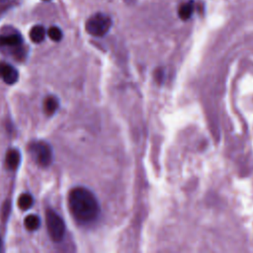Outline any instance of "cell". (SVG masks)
Returning a JSON list of instances; mask_svg holds the SVG:
<instances>
[{
  "label": "cell",
  "instance_id": "6da1fadb",
  "mask_svg": "<svg viewBox=\"0 0 253 253\" xmlns=\"http://www.w3.org/2000/svg\"><path fill=\"white\" fill-rule=\"evenodd\" d=\"M68 208L73 218L82 224L95 220L99 214V204L95 196L83 187L72 189L68 194Z\"/></svg>",
  "mask_w": 253,
  "mask_h": 253
},
{
  "label": "cell",
  "instance_id": "7a4b0ae2",
  "mask_svg": "<svg viewBox=\"0 0 253 253\" xmlns=\"http://www.w3.org/2000/svg\"><path fill=\"white\" fill-rule=\"evenodd\" d=\"M112 26V20L109 16L97 13L91 16L85 25L86 31L94 37H103L106 35Z\"/></svg>",
  "mask_w": 253,
  "mask_h": 253
},
{
  "label": "cell",
  "instance_id": "3957f363",
  "mask_svg": "<svg viewBox=\"0 0 253 253\" xmlns=\"http://www.w3.org/2000/svg\"><path fill=\"white\" fill-rule=\"evenodd\" d=\"M45 224L49 237L55 241H60L65 233V224L63 219L52 210H47L45 212Z\"/></svg>",
  "mask_w": 253,
  "mask_h": 253
},
{
  "label": "cell",
  "instance_id": "277c9868",
  "mask_svg": "<svg viewBox=\"0 0 253 253\" xmlns=\"http://www.w3.org/2000/svg\"><path fill=\"white\" fill-rule=\"evenodd\" d=\"M30 152L41 166H48L50 164L52 155L50 146L47 143L43 141L34 142L30 145Z\"/></svg>",
  "mask_w": 253,
  "mask_h": 253
},
{
  "label": "cell",
  "instance_id": "5b68a950",
  "mask_svg": "<svg viewBox=\"0 0 253 253\" xmlns=\"http://www.w3.org/2000/svg\"><path fill=\"white\" fill-rule=\"evenodd\" d=\"M0 77L7 84H14L19 78L18 71L15 67L8 63H0Z\"/></svg>",
  "mask_w": 253,
  "mask_h": 253
},
{
  "label": "cell",
  "instance_id": "8992f818",
  "mask_svg": "<svg viewBox=\"0 0 253 253\" xmlns=\"http://www.w3.org/2000/svg\"><path fill=\"white\" fill-rule=\"evenodd\" d=\"M22 43V38L18 34H10L0 36V45L7 46H19Z\"/></svg>",
  "mask_w": 253,
  "mask_h": 253
},
{
  "label": "cell",
  "instance_id": "52a82bcc",
  "mask_svg": "<svg viewBox=\"0 0 253 253\" xmlns=\"http://www.w3.org/2000/svg\"><path fill=\"white\" fill-rule=\"evenodd\" d=\"M45 37V30L42 26H35L30 31V39L33 42L40 43L44 40Z\"/></svg>",
  "mask_w": 253,
  "mask_h": 253
},
{
  "label": "cell",
  "instance_id": "ba28073f",
  "mask_svg": "<svg viewBox=\"0 0 253 253\" xmlns=\"http://www.w3.org/2000/svg\"><path fill=\"white\" fill-rule=\"evenodd\" d=\"M20 154L17 150L11 149L6 154V165L9 169H15L19 165Z\"/></svg>",
  "mask_w": 253,
  "mask_h": 253
},
{
  "label": "cell",
  "instance_id": "9c48e42d",
  "mask_svg": "<svg viewBox=\"0 0 253 253\" xmlns=\"http://www.w3.org/2000/svg\"><path fill=\"white\" fill-rule=\"evenodd\" d=\"M193 11H194V5H193V3H192V2H187V3L182 4V5L179 7L178 14H179V17H180L182 20H188V19L192 16Z\"/></svg>",
  "mask_w": 253,
  "mask_h": 253
},
{
  "label": "cell",
  "instance_id": "30bf717a",
  "mask_svg": "<svg viewBox=\"0 0 253 253\" xmlns=\"http://www.w3.org/2000/svg\"><path fill=\"white\" fill-rule=\"evenodd\" d=\"M24 224L28 230H36V229H38V227L41 224V219L36 214H30V215L26 216V218L24 220Z\"/></svg>",
  "mask_w": 253,
  "mask_h": 253
},
{
  "label": "cell",
  "instance_id": "8fae6325",
  "mask_svg": "<svg viewBox=\"0 0 253 253\" xmlns=\"http://www.w3.org/2000/svg\"><path fill=\"white\" fill-rule=\"evenodd\" d=\"M43 106H44V112L47 115H52L56 111V109L58 108V100L53 96L47 97L44 100V105Z\"/></svg>",
  "mask_w": 253,
  "mask_h": 253
},
{
  "label": "cell",
  "instance_id": "7c38bea8",
  "mask_svg": "<svg viewBox=\"0 0 253 253\" xmlns=\"http://www.w3.org/2000/svg\"><path fill=\"white\" fill-rule=\"evenodd\" d=\"M33 203H34L33 197L27 193L22 194L18 199V206L21 210H24V211L30 209L32 207Z\"/></svg>",
  "mask_w": 253,
  "mask_h": 253
},
{
  "label": "cell",
  "instance_id": "4fadbf2b",
  "mask_svg": "<svg viewBox=\"0 0 253 253\" xmlns=\"http://www.w3.org/2000/svg\"><path fill=\"white\" fill-rule=\"evenodd\" d=\"M47 36L54 42H58L62 38V32L57 27H50L47 31Z\"/></svg>",
  "mask_w": 253,
  "mask_h": 253
},
{
  "label": "cell",
  "instance_id": "5bb4252c",
  "mask_svg": "<svg viewBox=\"0 0 253 253\" xmlns=\"http://www.w3.org/2000/svg\"><path fill=\"white\" fill-rule=\"evenodd\" d=\"M126 3H128V4H131V3H133L135 0H125Z\"/></svg>",
  "mask_w": 253,
  "mask_h": 253
},
{
  "label": "cell",
  "instance_id": "9a60e30c",
  "mask_svg": "<svg viewBox=\"0 0 253 253\" xmlns=\"http://www.w3.org/2000/svg\"><path fill=\"white\" fill-rule=\"evenodd\" d=\"M0 247H1V239H0Z\"/></svg>",
  "mask_w": 253,
  "mask_h": 253
},
{
  "label": "cell",
  "instance_id": "2e32d148",
  "mask_svg": "<svg viewBox=\"0 0 253 253\" xmlns=\"http://www.w3.org/2000/svg\"><path fill=\"white\" fill-rule=\"evenodd\" d=\"M0 1H6V0H0Z\"/></svg>",
  "mask_w": 253,
  "mask_h": 253
},
{
  "label": "cell",
  "instance_id": "e0dca14e",
  "mask_svg": "<svg viewBox=\"0 0 253 253\" xmlns=\"http://www.w3.org/2000/svg\"><path fill=\"white\" fill-rule=\"evenodd\" d=\"M44 1H48V0H44Z\"/></svg>",
  "mask_w": 253,
  "mask_h": 253
}]
</instances>
